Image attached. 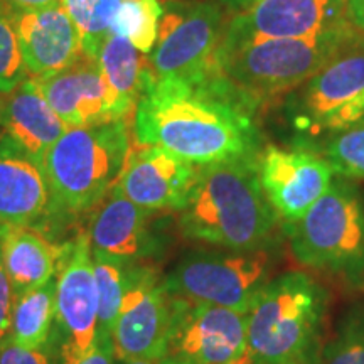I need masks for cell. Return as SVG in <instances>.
Here are the masks:
<instances>
[{
  "instance_id": "cell-1",
  "label": "cell",
  "mask_w": 364,
  "mask_h": 364,
  "mask_svg": "<svg viewBox=\"0 0 364 364\" xmlns=\"http://www.w3.org/2000/svg\"><path fill=\"white\" fill-rule=\"evenodd\" d=\"M255 110L215 71L198 81L154 80L135 107L134 134L139 145L201 167L258 156Z\"/></svg>"
},
{
  "instance_id": "cell-2",
  "label": "cell",
  "mask_w": 364,
  "mask_h": 364,
  "mask_svg": "<svg viewBox=\"0 0 364 364\" xmlns=\"http://www.w3.org/2000/svg\"><path fill=\"white\" fill-rule=\"evenodd\" d=\"M277 223L258 177V156L198 167L188 203L179 211L186 238L231 252L262 250Z\"/></svg>"
},
{
  "instance_id": "cell-3",
  "label": "cell",
  "mask_w": 364,
  "mask_h": 364,
  "mask_svg": "<svg viewBox=\"0 0 364 364\" xmlns=\"http://www.w3.org/2000/svg\"><path fill=\"white\" fill-rule=\"evenodd\" d=\"M329 294L306 272L268 280L247 314L250 364H318Z\"/></svg>"
},
{
  "instance_id": "cell-4",
  "label": "cell",
  "mask_w": 364,
  "mask_h": 364,
  "mask_svg": "<svg viewBox=\"0 0 364 364\" xmlns=\"http://www.w3.org/2000/svg\"><path fill=\"white\" fill-rule=\"evenodd\" d=\"M361 34L353 22L306 39H267L216 49L213 71L255 108L265 98L290 93Z\"/></svg>"
},
{
  "instance_id": "cell-5",
  "label": "cell",
  "mask_w": 364,
  "mask_h": 364,
  "mask_svg": "<svg viewBox=\"0 0 364 364\" xmlns=\"http://www.w3.org/2000/svg\"><path fill=\"white\" fill-rule=\"evenodd\" d=\"M290 252L300 265L326 273L353 290L364 289V201L346 177L300 220L285 223Z\"/></svg>"
},
{
  "instance_id": "cell-6",
  "label": "cell",
  "mask_w": 364,
  "mask_h": 364,
  "mask_svg": "<svg viewBox=\"0 0 364 364\" xmlns=\"http://www.w3.org/2000/svg\"><path fill=\"white\" fill-rule=\"evenodd\" d=\"M132 150L127 120L68 129L46 154L43 166L66 216L91 211L120 179Z\"/></svg>"
},
{
  "instance_id": "cell-7",
  "label": "cell",
  "mask_w": 364,
  "mask_h": 364,
  "mask_svg": "<svg viewBox=\"0 0 364 364\" xmlns=\"http://www.w3.org/2000/svg\"><path fill=\"white\" fill-rule=\"evenodd\" d=\"M287 115L309 135L341 134L364 122V36L290 91Z\"/></svg>"
},
{
  "instance_id": "cell-8",
  "label": "cell",
  "mask_w": 364,
  "mask_h": 364,
  "mask_svg": "<svg viewBox=\"0 0 364 364\" xmlns=\"http://www.w3.org/2000/svg\"><path fill=\"white\" fill-rule=\"evenodd\" d=\"M270 253L263 248L255 252L196 250L186 253L174 270L164 277V285L174 297L248 314L270 280Z\"/></svg>"
},
{
  "instance_id": "cell-9",
  "label": "cell",
  "mask_w": 364,
  "mask_h": 364,
  "mask_svg": "<svg viewBox=\"0 0 364 364\" xmlns=\"http://www.w3.org/2000/svg\"><path fill=\"white\" fill-rule=\"evenodd\" d=\"M226 19L209 0H167L154 49L149 54L154 80L198 81L211 75Z\"/></svg>"
},
{
  "instance_id": "cell-10",
  "label": "cell",
  "mask_w": 364,
  "mask_h": 364,
  "mask_svg": "<svg viewBox=\"0 0 364 364\" xmlns=\"http://www.w3.org/2000/svg\"><path fill=\"white\" fill-rule=\"evenodd\" d=\"M245 359L247 314L172 295L171 326L159 364H233Z\"/></svg>"
},
{
  "instance_id": "cell-11",
  "label": "cell",
  "mask_w": 364,
  "mask_h": 364,
  "mask_svg": "<svg viewBox=\"0 0 364 364\" xmlns=\"http://www.w3.org/2000/svg\"><path fill=\"white\" fill-rule=\"evenodd\" d=\"M56 282L54 343L61 364H76L93 349L98 336V292L86 231H80L68 245Z\"/></svg>"
},
{
  "instance_id": "cell-12",
  "label": "cell",
  "mask_w": 364,
  "mask_h": 364,
  "mask_svg": "<svg viewBox=\"0 0 364 364\" xmlns=\"http://www.w3.org/2000/svg\"><path fill=\"white\" fill-rule=\"evenodd\" d=\"M351 0H260L226 21L218 49L267 39H306L349 24Z\"/></svg>"
},
{
  "instance_id": "cell-13",
  "label": "cell",
  "mask_w": 364,
  "mask_h": 364,
  "mask_svg": "<svg viewBox=\"0 0 364 364\" xmlns=\"http://www.w3.org/2000/svg\"><path fill=\"white\" fill-rule=\"evenodd\" d=\"M172 316V295L149 263L134 265L112 339L118 361H159L166 348Z\"/></svg>"
},
{
  "instance_id": "cell-14",
  "label": "cell",
  "mask_w": 364,
  "mask_h": 364,
  "mask_svg": "<svg viewBox=\"0 0 364 364\" xmlns=\"http://www.w3.org/2000/svg\"><path fill=\"white\" fill-rule=\"evenodd\" d=\"M43 162L7 134L0 136V223L39 230L66 220Z\"/></svg>"
},
{
  "instance_id": "cell-15",
  "label": "cell",
  "mask_w": 364,
  "mask_h": 364,
  "mask_svg": "<svg viewBox=\"0 0 364 364\" xmlns=\"http://www.w3.org/2000/svg\"><path fill=\"white\" fill-rule=\"evenodd\" d=\"M91 252L125 263H149L166 250L157 213L136 206L117 189L93 209L88 230Z\"/></svg>"
},
{
  "instance_id": "cell-16",
  "label": "cell",
  "mask_w": 364,
  "mask_h": 364,
  "mask_svg": "<svg viewBox=\"0 0 364 364\" xmlns=\"http://www.w3.org/2000/svg\"><path fill=\"white\" fill-rule=\"evenodd\" d=\"M258 177L277 216L294 223L329 189L334 171L312 152L267 147L258 154Z\"/></svg>"
},
{
  "instance_id": "cell-17",
  "label": "cell",
  "mask_w": 364,
  "mask_h": 364,
  "mask_svg": "<svg viewBox=\"0 0 364 364\" xmlns=\"http://www.w3.org/2000/svg\"><path fill=\"white\" fill-rule=\"evenodd\" d=\"M196 169L161 147L139 145L130 150L113 189L149 211H181L193 189Z\"/></svg>"
},
{
  "instance_id": "cell-18",
  "label": "cell",
  "mask_w": 364,
  "mask_h": 364,
  "mask_svg": "<svg viewBox=\"0 0 364 364\" xmlns=\"http://www.w3.org/2000/svg\"><path fill=\"white\" fill-rule=\"evenodd\" d=\"M36 83L68 129L124 120L97 59L80 54L66 70L36 80Z\"/></svg>"
},
{
  "instance_id": "cell-19",
  "label": "cell",
  "mask_w": 364,
  "mask_h": 364,
  "mask_svg": "<svg viewBox=\"0 0 364 364\" xmlns=\"http://www.w3.org/2000/svg\"><path fill=\"white\" fill-rule=\"evenodd\" d=\"M11 16L27 75L33 80L56 75L80 58L78 31L63 4L36 11H11Z\"/></svg>"
},
{
  "instance_id": "cell-20",
  "label": "cell",
  "mask_w": 364,
  "mask_h": 364,
  "mask_svg": "<svg viewBox=\"0 0 364 364\" xmlns=\"http://www.w3.org/2000/svg\"><path fill=\"white\" fill-rule=\"evenodd\" d=\"M0 129L36 161L43 162L48 150L68 130L41 91L27 78L9 93H0Z\"/></svg>"
},
{
  "instance_id": "cell-21",
  "label": "cell",
  "mask_w": 364,
  "mask_h": 364,
  "mask_svg": "<svg viewBox=\"0 0 364 364\" xmlns=\"http://www.w3.org/2000/svg\"><path fill=\"white\" fill-rule=\"evenodd\" d=\"M68 245L58 247L34 228L0 223V263L12 285L14 297L53 280L68 252Z\"/></svg>"
},
{
  "instance_id": "cell-22",
  "label": "cell",
  "mask_w": 364,
  "mask_h": 364,
  "mask_svg": "<svg viewBox=\"0 0 364 364\" xmlns=\"http://www.w3.org/2000/svg\"><path fill=\"white\" fill-rule=\"evenodd\" d=\"M97 61L115 98L118 115L127 120L154 81L149 54L140 53L124 36L112 33L100 48Z\"/></svg>"
},
{
  "instance_id": "cell-23",
  "label": "cell",
  "mask_w": 364,
  "mask_h": 364,
  "mask_svg": "<svg viewBox=\"0 0 364 364\" xmlns=\"http://www.w3.org/2000/svg\"><path fill=\"white\" fill-rule=\"evenodd\" d=\"M58 275L48 284L14 297L9 339L27 349L44 348L51 341L56 318Z\"/></svg>"
},
{
  "instance_id": "cell-24",
  "label": "cell",
  "mask_w": 364,
  "mask_h": 364,
  "mask_svg": "<svg viewBox=\"0 0 364 364\" xmlns=\"http://www.w3.org/2000/svg\"><path fill=\"white\" fill-rule=\"evenodd\" d=\"M91 255L98 292V334L112 336L129 289L134 263H125L102 253L91 252Z\"/></svg>"
},
{
  "instance_id": "cell-25",
  "label": "cell",
  "mask_w": 364,
  "mask_h": 364,
  "mask_svg": "<svg viewBox=\"0 0 364 364\" xmlns=\"http://www.w3.org/2000/svg\"><path fill=\"white\" fill-rule=\"evenodd\" d=\"M124 0H61L80 36L81 54L97 59V54L112 34L113 21Z\"/></svg>"
},
{
  "instance_id": "cell-26",
  "label": "cell",
  "mask_w": 364,
  "mask_h": 364,
  "mask_svg": "<svg viewBox=\"0 0 364 364\" xmlns=\"http://www.w3.org/2000/svg\"><path fill=\"white\" fill-rule=\"evenodd\" d=\"M164 4L159 0H124L113 21L112 33L124 36L140 53L150 54L159 34Z\"/></svg>"
},
{
  "instance_id": "cell-27",
  "label": "cell",
  "mask_w": 364,
  "mask_h": 364,
  "mask_svg": "<svg viewBox=\"0 0 364 364\" xmlns=\"http://www.w3.org/2000/svg\"><path fill=\"white\" fill-rule=\"evenodd\" d=\"M318 364H364V306L346 312L334 338L322 349Z\"/></svg>"
},
{
  "instance_id": "cell-28",
  "label": "cell",
  "mask_w": 364,
  "mask_h": 364,
  "mask_svg": "<svg viewBox=\"0 0 364 364\" xmlns=\"http://www.w3.org/2000/svg\"><path fill=\"white\" fill-rule=\"evenodd\" d=\"M326 161L334 174L364 179V122L332 136L326 147Z\"/></svg>"
},
{
  "instance_id": "cell-29",
  "label": "cell",
  "mask_w": 364,
  "mask_h": 364,
  "mask_svg": "<svg viewBox=\"0 0 364 364\" xmlns=\"http://www.w3.org/2000/svg\"><path fill=\"white\" fill-rule=\"evenodd\" d=\"M27 78L11 9L0 0V93L16 90Z\"/></svg>"
},
{
  "instance_id": "cell-30",
  "label": "cell",
  "mask_w": 364,
  "mask_h": 364,
  "mask_svg": "<svg viewBox=\"0 0 364 364\" xmlns=\"http://www.w3.org/2000/svg\"><path fill=\"white\" fill-rule=\"evenodd\" d=\"M0 364H61L56 343L49 341L44 348L27 349L11 339L0 346Z\"/></svg>"
},
{
  "instance_id": "cell-31",
  "label": "cell",
  "mask_w": 364,
  "mask_h": 364,
  "mask_svg": "<svg viewBox=\"0 0 364 364\" xmlns=\"http://www.w3.org/2000/svg\"><path fill=\"white\" fill-rule=\"evenodd\" d=\"M14 307V290L7 273L0 263V346L9 339V329H11V317Z\"/></svg>"
},
{
  "instance_id": "cell-32",
  "label": "cell",
  "mask_w": 364,
  "mask_h": 364,
  "mask_svg": "<svg viewBox=\"0 0 364 364\" xmlns=\"http://www.w3.org/2000/svg\"><path fill=\"white\" fill-rule=\"evenodd\" d=\"M76 364H118L112 336L98 334L93 349Z\"/></svg>"
},
{
  "instance_id": "cell-33",
  "label": "cell",
  "mask_w": 364,
  "mask_h": 364,
  "mask_svg": "<svg viewBox=\"0 0 364 364\" xmlns=\"http://www.w3.org/2000/svg\"><path fill=\"white\" fill-rule=\"evenodd\" d=\"M11 11H36L61 4V0H2Z\"/></svg>"
},
{
  "instance_id": "cell-34",
  "label": "cell",
  "mask_w": 364,
  "mask_h": 364,
  "mask_svg": "<svg viewBox=\"0 0 364 364\" xmlns=\"http://www.w3.org/2000/svg\"><path fill=\"white\" fill-rule=\"evenodd\" d=\"M349 19L359 31H364V0L349 2Z\"/></svg>"
},
{
  "instance_id": "cell-35",
  "label": "cell",
  "mask_w": 364,
  "mask_h": 364,
  "mask_svg": "<svg viewBox=\"0 0 364 364\" xmlns=\"http://www.w3.org/2000/svg\"><path fill=\"white\" fill-rule=\"evenodd\" d=\"M260 0H218V4L223 6L228 11L235 12V14H240V12H245L248 11L250 7H253L255 4H258Z\"/></svg>"
},
{
  "instance_id": "cell-36",
  "label": "cell",
  "mask_w": 364,
  "mask_h": 364,
  "mask_svg": "<svg viewBox=\"0 0 364 364\" xmlns=\"http://www.w3.org/2000/svg\"><path fill=\"white\" fill-rule=\"evenodd\" d=\"M118 364H159V363L149 361V359H132V361H118Z\"/></svg>"
},
{
  "instance_id": "cell-37",
  "label": "cell",
  "mask_w": 364,
  "mask_h": 364,
  "mask_svg": "<svg viewBox=\"0 0 364 364\" xmlns=\"http://www.w3.org/2000/svg\"><path fill=\"white\" fill-rule=\"evenodd\" d=\"M233 364H250L248 359H245V361H240V363H233Z\"/></svg>"
},
{
  "instance_id": "cell-38",
  "label": "cell",
  "mask_w": 364,
  "mask_h": 364,
  "mask_svg": "<svg viewBox=\"0 0 364 364\" xmlns=\"http://www.w3.org/2000/svg\"><path fill=\"white\" fill-rule=\"evenodd\" d=\"M2 134H4V132H2V129H0V136H2Z\"/></svg>"
}]
</instances>
